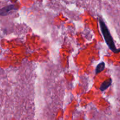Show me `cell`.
I'll use <instances>...</instances> for the list:
<instances>
[{"label":"cell","mask_w":120,"mask_h":120,"mask_svg":"<svg viewBox=\"0 0 120 120\" xmlns=\"http://www.w3.org/2000/svg\"><path fill=\"white\" fill-rule=\"evenodd\" d=\"M99 23L103 37H104V40H105L109 48L113 52L116 53L119 52H120V49H117L116 48L113 39H112V36H111V34L110 32V30H109V28H107L106 25H105V22H104V21L101 18L99 19Z\"/></svg>","instance_id":"obj_1"},{"label":"cell","mask_w":120,"mask_h":120,"mask_svg":"<svg viewBox=\"0 0 120 120\" xmlns=\"http://www.w3.org/2000/svg\"><path fill=\"white\" fill-rule=\"evenodd\" d=\"M17 8H15L14 5H11L7 6V7H5L4 8H1L0 14H1V16H5V15H8L12 11L17 10Z\"/></svg>","instance_id":"obj_2"},{"label":"cell","mask_w":120,"mask_h":120,"mask_svg":"<svg viewBox=\"0 0 120 120\" xmlns=\"http://www.w3.org/2000/svg\"><path fill=\"white\" fill-rule=\"evenodd\" d=\"M111 83H112V79H109L105 80V82L102 83L100 89L102 91H105L106 89H108V87H109L111 85Z\"/></svg>","instance_id":"obj_3"},{"label":"cell","mask_w":120,"mask_h":120,"mask_svg":"<svg viewBox=\"0 0 120 120\" xmlns=\"http://www.w3.org/2000/svg\"><path fill=\"white\" fill-rule=\"evenodd\" d=\"M105 69V63L104 62H101L100 63L97 65V68L96 69V74L100 73V72H101L102 71H103V70Z\"/></svg>","instance_id":"obj_4"}]
</instances>
